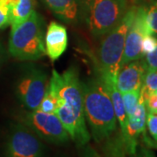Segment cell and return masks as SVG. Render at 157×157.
Here are the masks:
<instances>
[{
    "mask_svg": "<svg viewBox=\"0 0 157 157\" xmlns=\"http://www.w3.org/2000/svg\"><path fill=\"white\" fill-rule=\"evenodd\" d=\"M81 147H82L81 157H102L101 154L93 147L90 146L88 143Z\"/></svg>",
    "mask_w": 157,
    "mask_h": 157,
    "instance_id": "obj_25",
    "label": "cell"
},
{
    "mask_svg": "<svg viewBox=\"0 0 157 157\" xmlns=\"http://www.w3.org/2000/svg\"><path fill=\"white\" fill-rule=\"evenodd\" d=\"M57 106H58V101H57L55 91H54L53 86L48 81L47 88H46V91H45V95H44L42 101H41V103L39 105V109L45 113H54L55 114Z\"/></svg>",
    "mask_w": 157,
    "mask_h": 157,
    "instance_id": "obj_17",
    "label": "cell"
},
{
    "mask_svg": "<svg viewBox=\"0 0 157 157\" xmlns=\"http://www.w3.org/2000/svg\"><path fill=\"white\" fill-rule=\"evenodd\" d=\"M67 45V28L59 23L52 21L45 33V54L52 61H56L66 52Z\"/></svg>",
    "mask_w": 157,
    "mask_h": 157,
    "instance_id": "obj_12",
    "label": "cell"
},
{
    "mask_svg": "<svg viewBox=\"0 0 157 157\" xmlns=\"http://www.w3.org/2000/svg\"><path fill=\"white\" fill-rule=\"evenodd\" d=\"M142 59L145 63L147 71L157 70V45L154 51L144 55Z\"/></svg>",
    "mask_w": 157,
    "mask_h": 157,
    "instance_id": "obj_23",
    "label": "cell"
},
{
    "mask_svg": "<svg viewBox=\"0 0 157 157\" xmlns=\"http://www.w3.org/2000/svg\"><path fill=\"white\" fill-rule=\"evenodd\" d=\"M140 89L121 93V97L127 116L132 115L135 111L140 100Z\"/></svg>",
    "mask_w": 157,
    "mask_h": 157,
    "instance_id": "obj_19",
    "label": "cell"
},
{
    "mask_svg": "<svg viewBox=\"0 0 157 157\" xmlns=\"http://www.w3.org/2000/svg\"><path fill=\"white\" fill-rule=\"evenodd\" d=\"M5 58V52H4V49L2 47V45H0V66L2 65V62L4 60Z\"/></svg>",
    "mask_w": 157,
    "mask_h": 157,
    "instance_id": "obj_28",
    "label": "cell"
},
{
    "mask_svg": "<svg viewBox=\"0 0 157 157\" xmlns=\"http://www.w3.org/2000/svg\"><path fill=\"white\" fill-rule=\"evenodd\" d=\"M128 1H130L131 3H133V4H135L138 0H128Z\"/></svg>",
    "mask_w": 157,
    "mask_h": 157,
    "instance_id": "obj_29",
    "label": "cell"
},
{
    "mask_svg": "<svg viewBox=\"0 0 157 157\" xmlns=\"http://www.w3.org/2000/svg\"><path fill=\"white\" fill-rule=\"evenodd\" d=\"M86 121L91 137L97 143L111 137L117 129V119L112 101L101 77L81 81Z\"/></svg>",
    "mask_w": 157,
    "mask_h": 157,
    "instance_id": "obj_2",
    "label": "cell"
},
{
    "mask_svg": "<svg viewBox=\"0 0 157 157\" xmlns=\"http://www.w3.org/2000/svg\"><path fill=\"white\" fill-rule=\"evenodd\" d=\"M157 45V38L155 36L148 34L146 35L141 42V54L142 57L147 53L151 52L156 47Z\"/></svg>",
    "mask_w": 157,
    "mask_h": 157,
    "instance_id": "obj_22",
    "label": "cell"
},
{
    "mask_svg": "<svg viewBox=\"0 0 157 157\" xmlns=\"http://www.w3.org/2000/svg\"><path fill=\"white\" fill-rule=\"evenodd\" d=\"M156 93H157V92H156Z\"/></svg>",
    "mask_w": 157,
    "mask_h": 157,
    "instance_id": "obj_31",
    "label": "cell"
},
{
    "mask_svg": "<svg viewBox=\"0 0 157 157\" xmlns=\"http://www.w3.org/2000/svg\"><path fill=\"white\" fill-rule=\"evenodd\" d=\"M135 11L136 6L129 7L117 25L101 37L94 61L97 73L102 78H116L117 77L127 33L134 20Z\"/></svg>",
    "mask_w": 157,
    "mask_h": 157,
    "instance_id": "obj_3",
    "label": "cell"
},
{
    "mask_svg": "<svg viewBox=\"0 0 157 157\" xmlns=\"http://www.w3.org/2000/svg\"><path fill=\"white\" fill-rule=\"evenodd\" d=\"M146 10L147 6L145 5L136 6L135 17L129 27L125 40L123 55L121 62V67H122L127 63L134 61L136 59H140L142 58V54H141L142 39L146 35L151 34V32L148 28L147 23Z\"/></svg>",
    "mask_w": 157,
    "mask_h": 157,
    "instance_id": "obj_9",
    "label": "cell"
},
{
    "mask_svg": "<svg viewBox=\"0 0 157 157\" xmlns=\"http://www.w3.org/2000/svg\"><path fill=\"white\" fill-rule=\"evenodd\" d=\"M102 157H126L127 151L121 135H113L103 141Z\"/></svg>",
    "mask_w": 157,
    "mask_h": 157,
    "instance_id": "obj_16",
    "label": "cell"
},
{
    "mask_svg": "<svg viewBox=\"0 0 157 157\" xmlns=\"http://www.w3.org/2000/svg\"><path fill=\"white\" fill-rule=\"evenodd\" d=\"M146 127L150 136L155 142V147H157V113H147Z\"/></svg>",
    "mask_w": 157,
    "mask_h": 157,
    "instance_id": "obj_21",
    "label": "cell"
},
{
    "mask_svg": "<svg viewBox=\"0 0 157 157\" xmlns=\"http://www.w3.org/2000/svg\"><path fill=\"white\" fill-rule=\"evenodd\" d=\"M45 21L36 11L21 24L12 27L9 53L21 61H35L45 55Z\"/></svg>",
    "mask_w": 157,
    "mask_h": 157,
    "instance_id": "obj_4",
    "label": "cell"
},
{
    "mask_svg": "<svg viewBox=\"0 0 157 157\" xmlns=\"http://www.w3.org/2000/svg\"><path fill=\"white\" fill-rule=\"evenodd\" d=\"M19 122L25 125L42 140L54 145H64L70 139L59 119L54 113L39 109L25 110L19 114Z\"/></svg>",
    "mask_w": 157,
    "mask_h": 157,
    "instance_id": "obj_6",
    "label": "cell"
},
{
    "mask_svg": "<svg viewBox=\"0 0 157 157\" xmlns=\"http://www.w3.org/2000/svg\"><path fill=\"white\" fill-rule=\"evenodd\" d=\"M48 85L47 74L44 70L28 66L16 85V95L27 110L39 109Z\"/></svg>",
    "mask_w": 157,
    "mask_h": 157,
    "instance_id": "obj_8",
    "label": "cell"
},
{
    "mask_svg": "<svg viewBox=\"0 0 157 157\" xmlns=\"http://www.w3.org/2000/svg\"><path fill=\"white\" fill-rule=\"evenodd\" d=\"M43 140L21 122L11 127L6 143V157H45Z\"/></svg>",
    "mask_w": 157,
    "mask_h": 157,
    "instance_id": "obj_7",
    "label": "cell"
},
{
    "mask_svg": "<svg viewBox=\"0 0 157 157\" xmlns=\"http://www.w3.org/2000/svg\"><path fill=\"white\" fill-rule=\"evenodd\" d=\"M148 3H153V2H155V1H157V0H147Z\"/></svg>",
    "mask_w": 157,
    "mask_h": 157,
    "instance_id": "obj_30",
    "label": "cell"
},
{
    "mask_svg": "<svg viewBox=\"0 0 157 157\" xmlns=\"http://www.w3.org/2000/svg\"><path fill=\"white\" fill-rule=\"evenodd\" d=\"M147 72L143 59L129 62L121 67L116 77L118 90L121 93L140 90Z\"/></svg>",
    "mask_w": 157,
    "mask_h": 157,
    "instance_id": "obj_11",
    "label": "cell"
},
{
    "mask_svg": "<svg viewBox=\"0 0 157 157\" xmlns=\"http://www.w3.org/2000/svg\"><path fill=\"white\" fill-rule=\"evenodd\" d=\"M50 83L55 91L58 101L56 114L67 132L70 139L78 147L91 140L85 118L81 80L75 67H70L62 73L53 70Z\"/></svg>",
    "mask_w": 157,
    "mask_h": 157,
    "instance_id": "obj_1",
    "label": "cell"
},
{
    "mask_svg": "<svg viewBox=\"0 0 157 157\" xmlns=\"http://www.w3.org/2000/svg\"><path fill=\"white\" fill-rule=\"evenodd\" d=\"M157 92V70L147 71L142 85L140 87V95L143 98V100L147 96L149 95L152 93Z\"/></svg>",
    "mask_w": 157,
    "mask_h": 157,
    "instance_id": "obj_18",
    "label": "cell"
},
{
    "mask_svg": "<svg viewBox=\"0 0 157 157\" xmlns=\"http://www.w3.org/2000/svg\"><path fill=\"white\" fill-rule=\"evenodd\" d=\"M128 8V0H80V19L94 38H101L117 25Z\"/></svg>",
    "mask_w": 157,
    "mask_h": 157,
    "instance_id": "obj_5",
    "label": "cell"
},
{
    "mask_svg": "<svg viewBox=\"0 0 157 157\" xmlns=\"http://www.w3.org/2000/svg\"><path fill=\"white\" fill-rule=\"evenodd\" d=\"M140 157H156L150 147H141Z\"/></svg>",
    "mask_w": 157,
    "mask_h": 157,
    "instance_id": "obj_27",
    "label": "cell"
},
{
    "mask_svg": "<svg viewBox=\"0 0 157 157\" xmlns=\"http://www.w3.org/2000/svg\"><path fill=\"white\" fill-rule=\"evenodd\" d=\"M101 78L104 81V84L106 86L107 92L111 98L114 113H115V116L117 119V122H119L120 128H121V135L123 138L126 134L128 116H127V113L125 111L121 94L117 88L116 78H102V77Z\"/></svg>",
    "mask_w": 157,
    "mask_h": 157,
    "instance_id": "obj_14",
    "label": "cell"
},
{
    "mask_svg": "<svg viewBox=\"0 0 157 157\" xmlns=\"http://www.w3.org/2000/svg\"><path fill=\"white\" fill-rule=\"evenodd\" d=\"M146 19L151 34L157 38V1L147 6Z\"/></svg>",
    "mask_w": 157,
    "mask_h": 157,
    "instance_id": "obj_20",
    "label": "cell"
},
{
    "mask_svg": "<svg viewBox=\"0 0 157 157\" xmlns=\"http://www.w3.org/2000/svg\"><path fill=\"white\" fill-rule=\"evenodd\" d=\"M147 109L145 101L140 95L138 106L134 113L128 116L126 134L123 138L127 154L134 155L136 153L138 139L141 135L146 133Z\"/></svg>",
    "mask_w": 157,
    "mask_h": 157,
    "instance_id": "obj_10",
    "label": "cell"
},
{
    "mask_svg": "<svg viewBox=\"0 0 157 157\" xmlns=\"http://www.w3.org/2000/svg\"><path fill=\"white\" fill-rule=\"evenodd\" d=\"M147 113H157V93H152L144 99Z\"/></svg>",
    "mask_w": 157,
    "mask_h": 157,
    "instance_id": "obj_24",
    "label": "cell"
},
{
    "mask_svg": "<svg viewBox=\"0 0 157 157\" xmlns=\"http://www.w3.org/2000/svg\"><path fill=\"white\" fill-rule=\"evenodd\" d=\"M34 10V0H17L9 9V25L11 28L26 20Z\"/></svg>",
    "mask_w": 157,
    "mask_h": 157,
    "instance_id": "obj_15",
    "label": "cell"
},
{
    "mask_svg": "<svg viewBox=\"0 0 157 157\" xmlns=\"http://www.w3.org/2000/svg\"><path fill=\"white\" fill-rule=\"evenodd\" d=\"M61 21L74 25L80 20V0H43Z\"/></svg>",
    "mask_w": 157,
    "mask_h": 157,
    "instance_id": "obj_13",
    "label": "cell"
},
{
    "mask_svg": "<svg viewBox=\"0 0 157 157\" xmlns=\"http://www.w3.org/2000/svg\"><path fill=\"white\" fill-rule=\"evenodd\" d=\"M9 25V11L8 10L0 6V29Z\"/></svg>",
    "mask_w": 157,
    "mask_h": 157,
    "instance_id": "obj_26",
    "label": "cell"
}]
</instances>
